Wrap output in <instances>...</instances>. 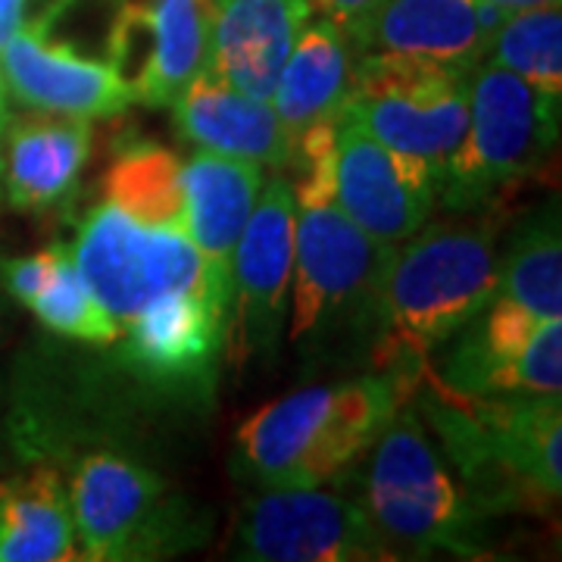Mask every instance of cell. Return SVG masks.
Masks as SVG:
<instances>
[{
    "instance_id": "cell-1",
    "label": "cell",
    "mask_w": 562,
    "mask_h": 562,
    "mask_svg": "<svg viewBox=\"0 0 562 562\" xmlns=\"http://www.w3.org/2000/svg\"><path fill=\"white\" fill-rule=\"evenodd\" d=\"M497 216L425 222L384 260L366 357L419 384L425 362L497 294Z\"/></svg>"
},
{
    "instance_id": "cell-2",
    "label": "cell",
    "mask_w": 562,
    "mask_h": 562,
    "mask_svg": "<svg viewBox=\"0 0 562 562\" xmlns=\"http://www.w3.org/2000/svg\"><path fill=\"white\" fill-rule=\"evenodd\" d=\"M425 428L484 516L538 513L562 494V401L462 397L435 382L428 362L409 397Z\"/></svg>"
},
{
    "instance_id": "cell-3",
    "label": "cell",
    "mask_w": 562,
    "mask_h": 562,
    "mask_svg": "<svg viewBox=\"0 0 562 562\" xmlns=\"http://www.w3.org/2000/svg\"><path fill=\"white\" fill-rule=\"evenodd\" d=\"M413 384L391 372L310 384L260 406L235 435L232 472L257 491L316 487L357 465Z\"/></svg>"
},
{
    "instance_id": "cell-4",
    "label": "cell",
    "mask_w": 562,
    "mask_h": 562,
    "mask_svg": "<svg viewBox=\"0 0 562 562\" xmlns=\"http://www.w3.org/2000/svg\"><path fill=\"white\" fill-rule=\"evenodd\" d=\"M369 450L360 501L394 560L487 557V516L465 494L409 403L384 422Z\"/></svg>"
},
{
    "instance_id": "cell-5",
    "label": "cell",
    "mask_w": 562,
    "mask_h": 562,
    "mask_svg": "<svg viewBox=\"0 0 562 562\" xmlns=\"http://www.w3.org/2000/svg\"><path fill=\"white\" fill-rule=\"evenodd\" d=\"M562 98L538 91L494 63L469 85V125L447 160L438 203L450 213L494 210L522 191L557 154Z\"/></svg>"
},
{
    "instance_id": "cell-6",
    "label": "cell",
    "mask_w": 562,
    "mask_h": 562,
    "mask_svg": "<svg viewBox=\"0 0 562 562\" xmlns=\"http://www.w3.org/2000/svg\"><path fill=\"white\" fill-rule=\"evenodd\" d=\"M69 506L81 560H166L206 541L210 525L157 472L132 457L98 450L81 457Z\"/></svg>"
},
{
    "instance_id": "cell-7",
    "label": "cell",
    "mask_w": 562,
    "mask_h": 562,
    "mask_svg": "<svg viewBox=\"0 0 562 562\" xmlns=\"http://www.w3.org/2000/svg\"><path fill=\"white\" fill-rule=\"evenodd\" d=\"M291 344L322 350L338 338L369 341V319L391 247L375 244L335 194L294 198Z\"/></svg>"
},
{
    "instance_id": "cell-8",
    "label": "cell",
    "mask_w": 562,
    "mask_h": 562,
    "mask_svg": "<svg viewBox=\"0 0 562 562\" xmlns=\"http://www.w3.org/2000/svg\"><path fill=\"white\" fill-rule=\"evenodd\" d=\"M72 257L120 328L169 294H206L228 306V279L184 232L132 220L103 198L85 213Z\"/></svg>"
},
{
    "instance_id": "cell-9",
    "label": "cell",
    "mask_w": 562,
    "mask_h": 562,
    "mask_svg": "<svg viewBox=\"0 0 562 562\" xmlns=\"http://www.w3.org/2000/svg\"><path fill=\"white\" fill-rule=\"evenodd\" d=\"M472 72L401 54H360L347 113L384 147L438 181L469 125Z\"/></svg>"
},
{
    "instance_id": "cell-10",
    "label": "cell",
    "mask_w": 562,
    "mask_h": 562,
    "mask_svg": "<svg viewBox=\"0 0 562 562\" xmlns=\"http://www.w3.org/2000/svg\"><path fill=\"white\" fill-rule=\"evenodd\" d=\"M341 475L316 487H269L244 503L232 557L250 562L394 560L360 494L344 491Z\"/></svg>"
},
{
    "instance_id": "cell-11",
    "label": "cell",
    "mask_w": 562,
    "mask_h": 562,
    "mask_svg": "<svg viewBox=\"0 0 562 562\" xmlns=\"http://www.w3.org/2000/svg\"><path fill=\"white\" fill-rule=\"evenodd\" d=\"M297 201L288 176L262 184L228 269V306L222 350L235 369L279 344L294 276Z\"/></svg>"
},
{
    "instance_id": "cell-12",
    "label": "cell",
    "mask_w": 562,
    "mask_h": 562,
    "mask_svg": "<svg viewBox=\"0 0 562 562\" xmlns=\"http://www.w3.org/2000/svg\"><path fill=\"white\" fill-rule=\"evenodd\" d=\"M216 0H120L106 35V63L135 103L166 106L210 66Z\"/></svg>"
},
{
    "instance_id": "cell-13",
    "label": "cell",
    "mask_w": 562,
    "mask_h": 562,
    "mask_svg": "<svg viewBox=\"0 0 562 562\" xmlns=\"http://www.w3.org/2000/svg\"><path fill=\"white\" fill-rule=\"evenodd\" d=\"M431 169L394 157L347 110L335 125V201L382 247L413 238L438 206Z\"/></svg>"
},
{
    "instance_id": "cell-14",
    "label": "cell",
    "mask_w": 562,
    "mask_h": 562,
    "mask_svg": "<svg viewBox=\"0 0 562 562\" xmlns=\"http://www.w3.org/2000/svg\"><path fill=\"white\" fill-rule=\"evenodd\" d=\"M7 91L41 113L110 120L135 103L128 85L106 60H91L72 44L50 35V22L20 25L0 47Z\"/></svg>"
},
{
    "instance_id": "cell-15",
    "label": "cell",
    "mask_w": 562,
    "mask_h": 562,
    "mask_svg": "<svg viewBox=\"0 0 562 562\" xmlns=\"http://www.w3.org/2000/svg\"><path fill=\"white\" fill-rule=\"evenodd\" d=\"M225 335V303L206 294H169L120 328V360L157 384L203 382L213 375Z\"/></svg>"
},
{
    "instance_id": "cell-16",
    "label": "cell",
    "mask_w": 562,
    "mask_h": 562,
    "mask_svg": "<svg viewBox=\"0 0 562 562\" xmlns=\"http://www.w3.org/2000/svg\"><path fill=\"white\" fill-rule=\"evenodd\" d=\"M506 13L482 0H382L362 25L360 54H401L475 72Z\"/></svg>"
},
{
    "instance_id": "cell-17",
    "label": "cell",
    "mask_w": 562,
    "mask_h": 562,
    "mask_svg": "<svg viewBox=\"0 0 562 562\" xmlns=\"http://www.w3.org/2000/svg\"><path fill=\"white\" fill-rule=\"evenodd\" d=\"M179 135L206 154L288 169L294 160V135L284 128L269 101L232 88L213 69H203L172 101Z\"/></svg>"
},
{
    "instance_id": "cell-18",
    "label": "cell",
    "mask_w": 562,
    "mask_h": 562,
    "mask_svg": "<svg viewBox=\"0 0 562 562\" xmlns=\"http://www.w3.org/2000/svg\"><path fill=\"white\" fill-rule=\"evenodd\" d=\"M3 138V194L13 210L50 213L76 198L94 144L91 120L38 110L10 120Z\"/></svg>"
},
{
    "instance_id": "cell-19",
    "label": "cell",
    "mask_w": 562,
    "mask_h": 562,
    "mask_svg": "<svg viewBox=\"0 0 562 562\" xmlns=\"http://www.w3.org/2000/svg\"><path fill=\"white\" fill-rule=\"evenodd\" d=\"M310 16L306 0H225L213 20L206 69L257 101H272L284 60Z\"/></svg>"
},
{
    "instance_id": "cell-20",
    "label": "cell",
    "mask_w": 562,
    "mask_h": 562,
    "mask_svg": "<svg viewBox=\"0 0 562 562\" xmlns=\"http://www.w3.org/2000/svg\"><path fill=\"white\" fill-rule=\"evenodd\" d=\"M360 50L335 22L310 16L281 69L272 110L297 138L316 122L338 120L353 94Z\"/></svg>"
},
{
    "instance_id": "cell-21",
    "label": "cell",
    "mask_w": 562,
    "mask_h": 562,
    "mask_svg": "<svg viewBox=\"0 0 562 562\" xmlns=\"http://www.w3.org/2000/svg\"><path fill=\"white\" fill-rule=\"evenodd\" d=\"M181 184L188 238L228 279L235 247L262 191V166L201 150L181 162Z\"/></svg>"
},
{
    "instance_id": "cell-22",
    "label": "cell",
    "mask_w": 562,
    "mask_h": 562,
    "mask_svg": "<svg viewBox=\"0 0 562 562\" xmlns=\"http://www.w3.org/2000/svg\"><path fill=\"white\" fill-rule=\"evenodd\" d=\"M81 560L69 484L50 465L0 479V562Z\"/></svg>"
},
{
    "instance_id": "cell-23",
    "label": "cell",
    "mask_w": 562,
    "mask_h": 562,
    "mask_svg": "<svg viewBox=\"0 0 562 562\" xmlns=\"http://www.w3.org/2000/svg\"><path fill=\"white\" fill-rule=\"evenodd\" d=\"M101 198L132 220L188 235L181 160L176 150L162 144L140 140L122 147L103 172Z\"/></svg>"
},
{
    "instance_id": "cell-24",
    "label": "cell",
    "mask_w": 562,
    "mask_h": 562,
    "mask_svg": "<svg viewBox=\"0 0 562 562\" xmlns=\"http://www.w3.org/2000/svg\"><path fill=\"white\" fill-rule=\"evenodd\" d=\"M497 297L550 322L562 319V241L557 203L519 225L497 257Z\"/></svg>"
},
{
    "instance_id": "cell-25",
    "label": "cell",
    "mask_w": 562,
    "mask_h": 562,
    "mask_svg": "<svg viewBox=\"0 0 562 562\" xmlns=\"http://www.w3.org/2000/svg\"><path fill=\"white\" fill-rule=\"evenodd\" d=\"M484 63L519 76L538 91L562 98V10L560 3L509 13L501 22Z\"/></svg>"
},
{
    "instance_id": "cell-26",
    "label": "cell",
    "mask_w": 562,
    "mask_h": 562,
    "mask_svg": "<svg viewBox=\"0 0 562 562\" xmlns=\"http://www.w3.org/2000/svg\"><path fill=\"white\" fill-rule=\"evenodd\" d=\"M25 306L50 331H57L63 338H72V341L81 344H98V347L116 344V338H120V325L106 313V306L98 301V294L91 291V284L79 272L69 244L57 247L54 269L47 272V279L41 281L35 297Z\"/></svg>"
},
{
    "instance_id": "cell-27",
    "label": "cell",
    "mask_w": 562,
    "mask_h": 562,
    "mask_svg": "<svg viewBox=\"0 0 562 562\" xmlns=\"http://www.w3.org/2000/svg\"><path fill=\"white\" fill-rule=\"evenodd\" d=\"M562 391V319L543 322L535 338L497 369L487 397H538Z\"/></svg>"
},
{
    "instance_id": "cell-28",
    "label": "cell",
    "mask_w": 562,
    "mask_h": 562,
    "mask_svg": "<svg viewBox=\"0 0 562 562\" xmlns=\"http://www.w3.org/2000/svg\"><path fill=\"white\" fill-rule=\"evenodd\" d=\"M306 3H310V10H313L316 16L335 22L344 35L353 41V47H357L362 25H366V20L372 16V10H375L382 0H306Z\"/></svg>"
},
{
    "instance_id": "cell-29",
    "label": "cell",
    "mask_w": 562,
    "mask_h": 562,
    "mask_svg": "<svg viewBox=\"0 0 562 562\" xmlns=\"http://www.w3.org/2000/svg\"><path fill=\"white\" fill-rule=\"evenodd\" d=\"M25 10H29V0H0V47L20 25H25Z\"/></svg>"
},
{
    "instance_id": "cell-30",
    "label": "cell",
    "mask_w": 562,
    "mask_h": 562,
    "mask_svg": "<svg viewBox=\"0 0 562 562\" xmlns=\"http://www.w3.org/2000/svg\"><path fill=\"white\" fill-rule=\"evenodd\" d=\"M482 3H491L497 7L501 13H519V10H535V7H550V3H562V0H482Z\"/></svg>"
},
{
    "instance_id": "cell-31",
    "label": "cell",
    "mask_w": 562,
    "mask_h": 562,
    "mask_svg": "<svg viewBox=\"0 0 562 562\" xmlns=\"http://www.w3.org/2000/svg\"><path fill=\"white\" fill-rule=\"evenodd\" d=\"M0 125H10V91H7L3 72H0Z\"/></svg>"
},
{
    "instance_id": "cell-32",
    "label": "cell",
    "mask_w": 562,
    "mask_h": 562,
    "mask_svg": "<svg viewBox=\"0 0 562 562\" xmlns=\"http://www.w3.org/2000/svg\"><path fill=\"white\" fill-rule=\"evenodd\" d=\"M3 132L7 125H0V198H3Z\"/></svg>"
},
{
    "instance_id": "cell-33",
    "label": "cell",
    "mask_w": 562,
    "mask_h": 562,
    "mask_svg": "<svg viewBox=\"0 0 562 562\" xmlns=\"http://www.w3.org/2000/svg\"><path fill=\"white\" fill-rule=\"evenodd\" d=\"M7 465V441H3V428H0V469Z\"/></svg>"
},
{
    "instance_id": "cell-34",
    "label": "cell",
    "mask_w": 562,
    "mask_h": 562,
    "mask_svg": "<svg viewBox=\"0 0 562 562\" xmlns=\"http://www.w3.org/2000/svg\"><path fill=\"white\" fill-rule=\"evenodd\" d=\"M216 3H225V0H216Z\"/></svg>"
}]
</instances>
